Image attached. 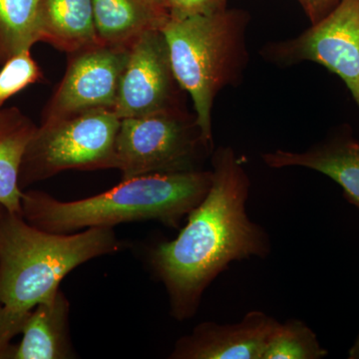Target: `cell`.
Listing matches in <instances>:
<instances>
[{"label":"cell","instance_id":"cell-1","mask_svg":"<svg viewBox=\"0 0 359 359\" xmlns=\"http://www.w3.org/2000/svg\"><path fill=\"white\" fill-rule=\"evenodd\" d=\"M212 173L210 190L178 237L149 255L178 320L195 316L205 289L233 262L269 252L268 235L248 216L250 181L231 148L217 151Z\"/></svg>","mask_w":359,"mask_h":359},{"label":"cell","instance_id":"cell-2","mask_svg":"<svg viewBox=\"0 0 359 359\" xmlns=\"http://www.w3.org/2000/svg\"><path fill=\"white\" fill-rule=\"evenodd\" d=\"M212 179V171L203 170L143 175L122 180L107 192L71 202L29 190L22 193L21 214L40 230L58 233L141 221L177 228L204 199Z\"/></svg>","mask_w":359,"mask_h":359},{"label":"cell","instance_id":"cell-3","mask_svg":"<svg viewBox=\"0 0 359 359\" xmlns=\"http://www.w3.org/2000/svg\"><path fill=\"white\" fill-rule=\"evenodd\" d=\"M121 248L113 228L50 233L6 210L0 217V301L15 311H30L51 299L80 264Z\"/></svg>","mask_w":359,"mask_h":359},{"label":"cell","instance_id":"cell-4","mask_svg":"<svg viewBox=\"0 0 359 359\" xmlns=\"http://www.w3.org/2000/svg\"><path fill=\"white\" fill-rule=\"evenodd\" d=\"M161 30L175 77L192 98L201 131L212 142V104L219 90L237 74L242 60L240 20L226 9L195 15H170Z\"/></svg>","mask_w":359,"mask_h":359},{"label":"cell","instance_id":"cell-5","mask_svg":"<svg viewBox=\"0 0 359 359\" xmlns=\"http://www.w3.org/2000/svg\"><path fill=\"white\" fill-rule=\"evenodd\" d=\"M121 119L98 109L40 123L21 162V190L68 170L116 169V139Z\"/></svg>","mask_w":359,"mask_h":359},{"label":"cell","instance_id":"cell-6","mask_svg":"<svg viewBox=\"0 0 359 359\" xmlns=\"http://www.w3.org/2000/svg\"><path fill=\"white\" fill-rule=\"evenodd\" d=\"M212 148L196 116L184 108L124 118L116 139V169L122 180L197 171Z\"/></svg>","mask_w":359,"mask_h":359},{"label":"cell","instance_id":"cell-7","mask_svg":"<svg viewBox=\"0 0 359 359\" xmlns=\"http://www.w3.org/2000/svg\"><path fill=\"white\" fill-rule=\"evenodd\" d=\"M129 45L98 42L68 53L65 77L45 105L41 123L92 110H114Z\"/></svg>","mask_w":359,"mask_h":359},{"label":"cell","instance_id":"cell-8","mask_svg":"<svg viewBox=\"0 0 359 359\" xmlns=\"http://www.w3.org/2000/svg\"><path fill=\"white\" fill-rule=\"evenodd\" d=\"M181 90L162 30H151L130 44L114 112L124 119L182 109Z\"/></svg>","mask_w":359,"mask_h":359},{"label":"cell","instance_id":"cell-9","mask_svg":"<svg viewBox=\"0 0 359 359\" xmlns=\"http://www.w3.org/2000/svg\"><path fill=\"white\" fill-rule=\"evenodd\" d=\"M280 52L285 59L313 61L339 75L359 106V0H340L327 18Z\"/></svg>","mask_w":359,"mask_h":359},{"label":"cell","instance_id":"cell-10","mask_svg":"<svg viewBox=\"0 0 359 359\" xmlns=\"http://www.w3.org/2000/svg\"><path fill=\"white\" fill-rule=\"evenodd\" d=\"M278 325L275 318L259 311H250L240 323L231 325L207 321L180 339L170 358L263 359Z\"/></svg>","mask_w":359,"mask_h":359},{"label":"cell","instance_id":"cell-11","mask_svg":"<svg viewBox=\"0 0 359 359\" xmlns=\"http://www.w3.org/2000/svg\"><path fill=\"white\" fill-rule=\"evenodd\" d=\"M70 302L60 289L51 299L30 311L23 325L22 339L11 346L7 359H69L76 358L71 341Z\"/></svg>","mask_w":359,"mask_h":359},{"label":"cell","instance_id":"cell-12","mask_svg":"<svg viewBox=\"0 0 359 359\" xmlns=\"http://www.w3.org/2000/svg\"><path fill=\"white\" fill-rule=\"evenodd\" d=\"M97 36L102 43L129 45L143 33L161 30L170 11L159 0H92Z\"/></svg>","mask_w":359,"mask_h":359},{"label":"cell","instance_id":"cell-13","mask_svg":"<svg viewBox=\"0 0 359 359\" xmlns=\"http://www.w3.org/2000/svg\"><path fill=\"white\" fill-rule=\"evenodd\" d=\"M271 168L304 167L327 175L342 187L359 208V144L353 141L328 144L304 153L278 150L263 156Z\"/></svg>","mask_w":359,"mask_h":359},{"label":"cell","instance_id":"cell-14","mask_svg":"<svg viewBox=\"0 0 359 359\" xmlns=\"http://www.w3.org/2000/svg\"><path fill=\"white\" fill-rule=\"evenodd\" d=\"M41 42L67 53L100 42L92 0H42Z\"/></svg>","mask_w":359,"mask_h":359},{"label":"cell","instance_id":"cell-15","mask_svg":"<svg viewBox=\"0 0 359 359\" xmlns=\"http://www.w3.org/2000/svg\"><path fill=\"white\" fill-rule=\"evenodd\" d=\"M36 128L18 107L0 110V203L9 212L21 214L23 191L18 183L21 162Z\"/></svg>","mask_w":359,"mask_h":359},{"label":"cell","instance_id":"cell-16","mask_svg":"<svg viewBox=\"0 0 359 359\" xmlns=\"http://www.w3.org/2000/svg\"><path fill=\"white\" fill-rule=\"evenodd\" d=\"M42 0H0V66L41 42Z\"/></svg>","mask_w":359,"mask_h":359},{"label":"cell","instance_id":"cell-17","mask_svg":"<svg viewBox=\"0 0 359 359\" xmlns=\"http://www.w3.org/2000/svg\"><path fill=\"white\" fill-rule=\"evenodd\" d=\"M327 354L306 323L290 320L280 323L264 349L263 359H318Z\"/></svg>","mask_w":359,"mask_h":359},{"label":"cell","instance_id":"cell-18","mask_svg":"<svg viewBox=\"0 0 359 359\" xmlns=\"http://www.w3.org/2000/svg\"><path fill=\"white\" fill-rule=\"evenodd\" d=\"M43 80V73L30 51L9 59L0 69V110L9 98Z\"/></svg>","mask_w":359,"mask_h":359},{"label":"cell","instance_id":"cell-19","mask_svg":"<svg viewBox=\"0 0 359 359\" xmlns=\"http://www.w3.org/2000/svg\"><path fill=\"white\" fill-rule=\"evenodd\" d=\"M30 311H18L0 301V359H7L11 340L21 334Z\"/></svg>","mask_w":359,"mask_h":359},{"label":"cell","instance_id":"cell-20","mask_svg":"<svg viewBox=\"0 0 359 359\" xmlns=\"http://www.w3.org/2000/svg\"><path fill=\"white\" fill-rule=\"evenodd\" d=\"M170 15L188 16L224 11V0H167Z\"/></svg>","mask_w":359,"mask_h":359},{"label":"cell","instance_id":"cell-21","mask_svg":"<svg viewBox=\"0 0 359 359\" xmlns=\"http://www.w3.org/2000/svg\"><path fill=\"white\" fill-rule=\"evenodd\" d=\"M302 1H304V6L308 9L311 18H313V20H316V16L323 13L330 4H332L334 0H302Z\"/></svg>","mask_w":359,"mask_h":359},{"label":"cell","instance_id":"cell-22","mask_svg":"<svg viewBox=\"0 0 359 359\" xmlns=\"http://www.w3.org/2000/svg\"><path fill=\"white\" fill-rule=\"evenodd\" d=\"M351 358H359V339L351 351Z\"/></svg>","mask_w":359,"mask_h":359},{"label":"cell","instance_id":"cell-23","mask_svg":"<svg viewBox=\"0 0 359 359\" xmlns=\"http://www.w3.org/2000/svg\"><path fill=\"white\" fill-rule=\"evenodd\" d=\"M6 210H7L6 208L4 207V205H2L1 203H0V217H1L2 215L4 214V212H6Z\"/></svg>","mask_w":359,"mask_h":359},{"label":"cell","instance_id":"cell-24","mask_svg":"<svg viewBox=\"0 0 359 359\" xmlns=\"http://www.w3.org/2000/svg\"><path fill=\"white\" fill-rule=\"evenodd\" d=\"M159 1L162 2V4H164L165 6H166L168 7V6H167V0H159ZM168 9H169V8H168Z\"/></svg>","mask_w":359,"mask_h":359}]
</instances>
